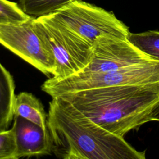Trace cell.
I'll list each match as a JSON object with an SVG mask.
<instances>
[{
  "label": "cell",
  "instance_id": "8992f818",
  "mask_svg": "<svg viewBox=\"0 0 159 159\" xmlns=\"http://www.w3.org/2000/svg\"><path fill=\"white\" fill-rule=\"evenodd\" d=\"M34 18L19 24H0V43L46 75H53L55 62L37 33Z\"/></svg>",
  "mask_w": 159,
  "mask_h": 159
},
{
  "label": "cell",
  "instance_id": "3957f363",
  "mask_svg": "<svg viewBox=\"0 0 159 159\" xmlns=\"http://www.w3.org/2000/svg\"><path fill=\"white\" fill-rule=\"evenodd\" d=\"M33 22L37 33L54 57L53 78L69 76L80 71L90 62L93 45L51 14L34 17Z\"/></svg>",
  "mask_w": 159,
  "mask_h": 159
},
{
  "label": "cell",
  "instance_id": "52a82bcc",
  "mask_svg": "<svg viewBox=\"0 0 159 159\" xmlns=\"http://www.w3.org/2000/svg\"><path fill=\"white\" fill-rule=\"evenodd\" d=\"M152 60L127 39L101 36L93 43L91 60L80 71L105 73Z\"/></svg>",
  "mask_w": 159,
  "mask_h": 159
},
{
  "label": "cell",
  "instance_id": "7a4b0ae2",
  "mask_svg": "<svg viewBox=\"0 0 159 159\" xmlns=\"http://www.w3.org/2000/svg\"><path fill=\"white\" fill-rule=\"evenodd\" d=\"M58 97L101 127L124 137L149 122L148 115L159 101V82L85 89Z\"/></svg>",
  "mask_w": 159,
  "mask_h": 159
},
{
  "label": "cell",
  "instance_id": "ba28073f",
  "mask_svg": "<svg viewBox=\"0 0 159 159\" xmlns=\"http://www.w3.org/2000/svg\"><path fill=\"white\" fill-rule=\"evenodd\" d=\"M17 144L16 159L50 155L52 143L47 130L20 116H14Z\"/></svg>",
  "mask_w": 159,
  "mask_h": 159
},
{
  "label": "cell",
  "instance_id": "9a60e30c",
  "mask_svg": "<svg viewBox=\"0 0 159 159\" xmlns=\"http://www.w3.org/2000/svg\"><path fill=\"white\" fill-rule=\"evenodd\" d=\"M148 120L150 121H159V101L153 107L151 112L148 115Z\"/></svg>",
  "mask_w": 159,
  "mask_h": 159
},
{
  "label": "cell",
  "instance_id": "4fadbf2b",
  "mask_svg": "<svg viewBox=\"0 0 159 159\" xmlns=\"http://www.w3.org/2000/svg\"><path fill=\"white\" fill-rule=\"evenodd\" d=\"M30 17L17 3L0 0V24H19L28 20Z\"/></svg>",
  "mask_w": 159,
  "mask_h": 159
},
{
  "label": "cell",
  "instance_id": "8fae6325",
  "mask_svg": "<svg viewBox=\"0 0 159 159\" xmlns=\"http://www.w3.org/2000/svg\"><path fill=\"white\" fill-rule=\"evenodd\" d=\"M83 0H19V6L27 15L37 18L57 11L73 1Z\"/></svg>",
  "mask_w": 159,
  "mask_h": 159
},
{
  "label": "cell",
  "instance_id": "30bf717a",
  "mask_svg": "<svg viewBox=\"0 0 159 159\" xmlns=\"http://www.w3.org/2000/svg\"><path fill=\"white\" fill-rule=\"evenodd\" d=\"M14 91L12 76L0 63V132L7 130L14 118Z\"/></svg>",
  "mask_w": 159,
  "mask_h": 159
},
{
  "label": "cell",
  "instance_id": "277c9868",
  "mask_svg": "<svg viewBox=\"0 0 159 159\" xmlns=\"http://www.w3.org/2000/svg\"><path fill=\"white\" fill-rule=\"evenodd\" d=\"M159 82V61L152 60L105 73L78 72L57 79L53 77L42 85L52 98L85 89L116 85L147 84Z\"/></svg>",
  "mask_w": 159,
  "mask_h": 159
},
{
  "label": "cell",
  "instance_id": "6da1fadb",
  "mask_svg": "<svg viewBox=\"0 0 159 159\" xmlns=\"http://www.w3.org/2000/svg\"><path fill=\"white\" fill-rule=\"evenodd\" d=\"M52 152L63 159H145V152L91 120L57 96L49 103L47 120Z\"/></svg>",
  "mask_w": 159,
  "mask_h": 159
},
{
  "label": "cell",
  "instance_id": "5b68a950",
  "mask_svg": "<svg viewBox=\"0 0 159 159\" xmlns=\"http://www.w3.org/2000/svg\"><path fill=\"white\" fill-rule=\"evenodd\" d=\"M50 14L91 45L101 36L127 39L130 33L112 12L83 1L68 3Z\"/></svg>",
  "mask_w": 159,
  "mask_h": 159
},
{
  "label": "cell",
  "instance_id": "5bb4252c",
  "mask_svg": "<svg viewBox=\"0 0 159 159\" xmlns=\"http://www.w3.org/2000/svg\"><path fill=\"white\" fill-rule=\"evenodd\" d=\"M17 144L15 129L0 132V159H16Z\"/></svg>",
  "mask_w": 159,
  "mask_h": 159
},
{
  "label": "cell",
  "instance_id": "9c48e42d",
  "mask_svg": "<svg viewBox=\"0 0 159 159\" xmlns=\"http://www.w3.org/2000/svg\"><path fill=\"white\" fill-rule=\"evenodd\" d=\"M13 114L14 116H20L47 130V115L44 107L40 100L32 93L21 92L16 95Z\"/></svg>",
  "mask_w": 159,
  "mask_h": 159
},
{
  "label": "cell",
  "instance_id": "7c38bea8",
  "mask_svg": "<svg viewBox=\"0 0 159 159\" xmlns=\"http://www.w3.org/2000/svg\"><path fill=\"white\" fill-rule=\"evenodd\" d=\"M128 40L152 60L159 61V31L148 30L142 33H131Z\"/></svg>",
  "mask_w": 159,
  "mask_h": 159
}]
</instances>
